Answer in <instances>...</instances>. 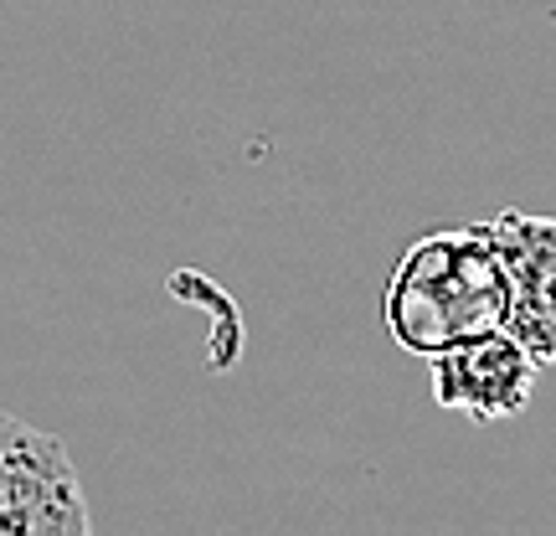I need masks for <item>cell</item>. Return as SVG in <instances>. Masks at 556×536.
I'll use <instances>...</instances> for the list:
<instances>
[{"label": "cell", "instance_id": "3", "mask_svg": "<svg viewBox=\"0 0 556 536\" xmlns=\"http://www.w3.org/2000/svg\"><path fill=\"white\" fill-rule=\"evenodd\" d=\"M433 361V402L469 423H505L536 392V357L505 325L484 336L454 340Z\"/></svg>", "mask_w": 556, "mask_h": 536}, {"label": "cell", "instance_id": "1", "mask_svg": "<svg viewBox=\"0 0 556 536\" xmlns=\"http://www.w3.org/2000/svg\"><path fill=\"white\" fill-rule=\"evenodd\" d=\"M381 315L392 340L413 357H438L454 340L500 331L510 315V274L490 222L428 233L402 248L387 274Z\"/></svg>", "mask_w": 556, "mask_h": 536}, {"label": "cell", "instance_id": "4", "mask_svg": "<svg viewBox=\"0 0 556 536\" xmlns=\"http://www.w3.org/2000/svg\"><path fill=\"white\" fill-rule=\"evenodd\" d=\"M490 233L510 274L505 331L536 357V366H556V217L505 207Z\"/></svg>", "mask_w": 556, "mask_h": 536}, {"label": "cell", "instance_id": "2", "mask_svg": "<svg viewBox=\"0 0 556 536\" xmlns=\"http://www.w3.org/2000/svg\"><path fill=\"white\" fill-rule=\"evenodd\" d=\"M88 526L67 444L0 408V536H88Z\"/></svg>", "mask_w": 556, "mask_h": 536}]
</instances>
